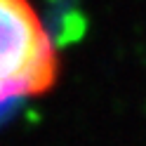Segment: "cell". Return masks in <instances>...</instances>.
Masks as SVG:
<instances>
[{
    "mask_svg": "<svg viewBox=\"0 0 146 146\" xmlns=\"http://www.w3.org/2000/svg\"><path fill=\"white\" fill-rule=\"evenodd\" d=\"M54 78V47L29 0H0V106L40 94Z\"/></svg>",
    "mask_w": 146,
    "mask_h": 146,
    "instance_id": "6da1fadb",
    "label": "cell"
}]
</instances>
